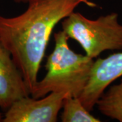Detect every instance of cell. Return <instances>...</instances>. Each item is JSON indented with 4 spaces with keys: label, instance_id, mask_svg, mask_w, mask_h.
Returning <instances> with one entry per match:
<instances>
[{
    "label": "cell",
    "instance_id": "2",
    "mask_svg": "<svg viewBox=\"0 0 122 122\" xmlns=\"http://www.w3.org/2000/svg\"><path fill=\"white\" fill-rule=\"evenodd\" d=\"M54 38V48L45 65L46 74L30 96L39 98L51 92H62L67 97L79 98L88 82L94 59L73 51L62 30L55 33Z\"/></svg>",
    "mask_w": 122,
    "mask_h": 122
},
{
    "label": "cell",
    "instance_id": "6",
    "mask_svg": "<svg viewBox=\"0 0 122 122\" xmlns=\"http://www.w3.org/2000/svg\"><path fill=\"white\" fill-rule=\"evenodd\" d=\"M30 96L22 73L0 41V109L6 111L14 102Z\"/></svg>",
    "mask_w": 122,
    "mask_h": 122
},
{
    "label": "cell",
    "instance_id": "9",
    "mask_svg": "<svg viewBox=\"0 0 122 122\" xmlns=\"http://www.w3.org/2000/svg\"><path fill=\"white\" fill-rule=\"evenodd\" d=\"M29 1V0H14V1H15L16 3H25V4H27Z\"/></svg>",
    "mask_w": 122,
    "mask_h": 122
},
{
    "label": "cell",
    "instance_id": "7",
    "mask_svg": "<svg viewBox=\"0 0 122 122\" xmlns=\"http://www.w3.org/2000/svg\"><path fill=\"white\" fill-rule=\"evenodd\" d=\"M96 106L103 115L122 122V79L105 90Z\"/></svg>",
    "mask_w": 122,
    "mask_h": 122
},
{
    "label": "cell",
    "instance_id": "3",
    "mask_svg": "<svg viewBox=\"0 0 122 122\" xmlns=\"http://www.w3.org/2000/svg\"><path fill=\"white\" fill-rule=\"evenodd\" d=\"M61 25L68 37L78 42L86 55L93 59L107 50H122V25L117 13L91 20L73 11L61 21Z\"/></svg>",
    "mask_w": 122,
    "mask_h": 122
},
{
    "label": "cell",
    "instance_id": "1",
    "mask_svg": "<svg viewBox=\"0 0 122 122\" xmlns=\"http://www.w3.org/2000/svg\"><path fill=\"white\" fill-rule=\"evenodd\" d=\"M18 16H0V41L11 54L31 93L54 27L81 4L96 7L92 0H29Z\"/></svg>",
    "mask_w": 122,
    "mask_h": 122
},
{
    "label": "cell",
    "instance_id": "5",
    "mask_svg": "<svg viewBox=\"0 0 122 122\" xmlns=\"http://www.w3.org/2000/svg\"><path fill=\"white\" fill-rule=\"evenodd\" d=\"M122 76V52L94 60L90 79L79 100L89 111H93L105 90Z\"/></svg>",
    "mask_w": 122,
    "mask_h": 122
},
{
    "label": "cell",
    "instance_id": "4",
    "mask_svg": "<svg viewBox=\"0 0 122 122\" xmlns=\"http://www.w3.org/2000/svg\"><path fill=\"white\" fill-rule=\"evenodd\" d=\"M67 96L51 92L39 98L25 96L14 102L3 117V122H56Z\"/></svg>",
    "mask_w": 122,
    "mask_h": 122
},
{
    "label": "cell",
    "instance_id": "8",
    "mask_svg": "<svg viewBox=\"0 0 122 122\" xmlns=\"http://www.w3.org/2000/svg\"><path fill=\"white\" fill-rule=\"evenodd\" d=\"M61 121L62 122H100L90 113L78 97L69 96L64 99Z\"/></svg>",
    "mask_w": 122,
    "mask_h": 122
},
{
    "label": "cell",
    "instance_id": "10",
    "mask_svg": "<svg viewBox=\"0 0 122 122\" xmlns=\"http://www.w3.org/2000/svg\"><path fill=\"white\" fill-rule=\"evenodd\" d=\"M2 119H3V116H2V114L0 112V122H2Z\"/></svg>",
    "mask_w": 122,
    "mask_h": 122
}]
</instances>
